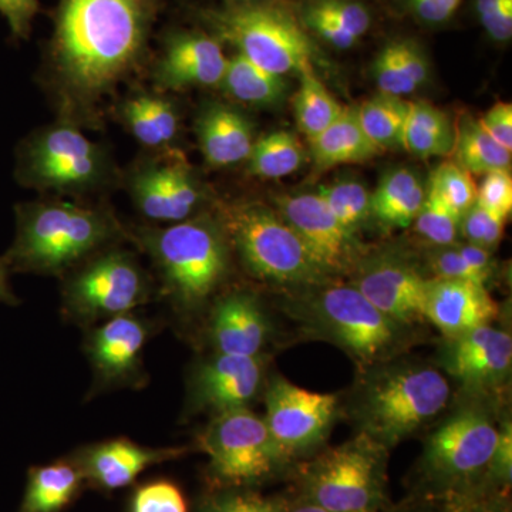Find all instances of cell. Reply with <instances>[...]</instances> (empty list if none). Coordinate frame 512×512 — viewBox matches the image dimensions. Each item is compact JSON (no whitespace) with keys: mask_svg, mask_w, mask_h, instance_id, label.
<instances>
[{"mask_svg":"<svg viewBox=\"0 0 512 512\" xmlns=\"http://www.w3.org/2000/svg\"><path fill=\"white\" fill-rule=\"evenodd\" d=\"M512 429L511 423H504L498 429L497 446L488 464L487 474L495 484L507 488L511 484L512 470Z\"/></svg>","mask_w":512,"mask_h":512,"instance_id":"47","label":"cell"},{"mask_svg":"<svg viewBox=\"0 0 512 512\" xmlns=\"http://www.w3.org/2000/svg\"><path fill=\"white\" fill-rule=\"evenodd\" d=\"M457 249L467 265L480 276L484 284H487L488 279L493 275V259H491L490 251L477 247V245L468 244V242L457 245Z\"/></svg>","mask_w":512,"mask_h":512,"instance_id":"52","label":"cell"},{"mask_svg":"<svg viewBox=\"0 0 512 512\" xmlns=\"http://www.w3.org/2000/svg\"><path fill=\"white\" fill-rule=\"evenodd\" d=\"M311 156L322 170L340 164H359L373 160L382 151L366 136L356 107H345L338 119L309 141Z\"/></svg>","mask_w":512,"mask_h":512,"instance_id":"26","label":"cell"},{"mask_svg":"<svg viewBox=\"0 0 512 512\" xmlns=\"http://www.w3.org/2000/svg\"><path fill=\"white\" fill-rule=\"evenodd\" d=\"M10 272L8 264H6L3 256H0V303H5L9 306H18L20 301L16 293L13 292L10 286L9 276Z\"/></svg>","mask_w":512,"mask_h":512,"instance_id":"54","label":"cell"},{"mask_svg":"<svg viewBox=\"0 0 512 512\" xmlns=\"http://www.w3.org/2000/svg\"><path fill=\"white\" fill-rule=\"evenodd\" d=\"M306 153L299 138L289 131H272L255 140L247 164L248 173L261 178H282L296 173Z\"/></svg>","mask_w":512,"mask_h":512,"instance_id":"34","label":"cell"},{"mask_svg":"<svg viewBox=\"0 0 512 512\" xmlns=\"http://www.w3.org/2000/svg\"><path fill=\"white\" fill-rule=\"evenodd\" d=\"M128 512H188L187 498L173 481L154 480L138 485Z\"/></svg>","mask_w":512,"mask_h":512,"instance_id":"40","label":"cell"},{"mask_svg":"<svg viewBox=\"0 0 512 512\" xmlns=\"http://www.w3.org/2000/svg\"><path fill=\"white\" fill-rule=\"evenodd\" d=\"M451 389L439 370L400 366L366 384L359 412L363 433L384 447L396 446L447 406Z\"/></svg>","mask_w":512,"mask_h":512,"instance_id":"8","label":"cell"},{"mask_svg":"<svg viewBox=\"0 0 512 512\" xmlns=\"http://www.w3.org/2000/svg\"><path fill=\"white\" fill-rule=\"evenodd\" d=\"M476 13L481 26L494 42H510L512 0H476Z\"/></svg>","mask_w":512,"mask_h":512,"instance_id":"44","label":"cell"},{"mask_svg":"<svg viewBox=\"0 0 512 512\" xmlns=\"http://www.w3.org/2000/svg\"><path fill=\"white\" fill-rule=\"evenodd\" d=\"M284 512H333L326 510V508L319 507V505L309 503V501L303 500L302 503L295 505V507L289 508L285 504Z\"/></svg>","mask_w":512,"mask_h":512,"instance_id":"55","label":"cell"},{"mask_svg":"<svg viewBox=\"0 0 512 512\" xmlns=\"http://www.w3.org/2000/svg\"><path fill=\"white\" fill-rule=\"evenodd\" d=\"M15 154L16 181L42 197L94 201L123 185V171L109 148L67 121L36 128Z\"/></svg>","mask_w":512,"mask_h":512,"instance_id":"4","label":"cell"},{"mask_svg":"<svg viewBox=\"0 0 512 512\" xmlns=\"http://www.w3.org/2000/svg\"><path fill=\"white\" fill-rule=\"evenodd\" d=\"M84 485L82 473L69 457L32 467L19 512H62L79 497Z\"/></svg>","mask_w":512,"mask_h":512,"instance_id":"28","label":"cell"},{"mask_svg":"<svg viewBox=\"0 0 512 512\" xmlns=\"http://www.w3.org/2000/svg\"><path fill=\"white\" fill-rule=\"evenodd\" d=\"M39 10V0H0V16L8 22L15 40L29 39Z\"/></svg>","mask_w":512,"mask_h":512,"instance_id":"46","label":"cell"},{"mask_svg":"<svg viewBox=\"0 0 512 512\" xmlns=\"http://www.w3.org/2000/svg\"><path fill=\"white\" fill-rule=\"evenodd\" d=\"M498 305L487 286L463 279L430 278L424 318L447 338L491 325Z\"/></svg>","mask_w":512,"mask_h":512,"instance_id":"23","label":"cell"},{"mask_svg":"<svg viewBox=\"0 0 512 512\" xmlns=\"http://www.w3.org/2000/svg\"><path fill=\"white\" fill-rule=\"evenodd\" d=\"M386 447L362 433L326 451L303 474V500L333 512H379L386 498Z\"/></svg>","mask_w":512,"mask_h":512,"instance_id":"9","label":"cell"},{"mask_svg":"<svg viewBox=\"0 0 512 512\" xmlns=\"http://www.w3.org/2000/svg\"><path fill=\"white\" fill-rule=\"evenodd\" d=\"M429 265L433 278L463 279V281L477 282L485 285L480 276L467 265L457 247H437L429 256Z\"/></svg>","mask_w":512,"mask_h":512,"instance_id":"45","label":"cell"},{"mask_svg":"<svg viewBox=\"0 0 512 512\" xmlns=\"http://www.w3.org/2000/svg\"><path fill=\"white\" fill-rule=\"evenodd\" d=\"M276 202L282 220L298 234L326 274L348 268L353 256V234L336 220L318 192L285 195Z\"/></svg>","mask_w":512,"mask_h":512,"instance_id":"19","label":"cell"},{"mask_svg":"<svg viewBox=\"0 0 512 512\" xmlns=\"http://www.w3.org/2000/svg\"><path fill=\"white\" fill-rule=\"evenodd\" d=\"M427 188L436 192L460 218L477 200V185L473 175L456 161H446L439 165L431 174Z\"/></svg>","mask_w":512,"mask_h":512,"instance_id":"37","label":"cell"},{"mask_svg":"<svg viewBox=\"0 0 512 512\" xmlns=\"http://www.w3.org/2000/svg\"><path fill=\"white\" fill-rule=\"evenodd\" d=\"M497 440L498 429L483 410H461L431 434L424 451V473L446 490L467 487L487 473Z\"/></svg>","mask_w":512,"mask_h":512,"instance_id":"13","label":"cell"},{"mask_svg":"<svg viewBox=\"0 0 512 512\" xmlns=\"http://www.w3.org/2000/svg\"><path fill=\"white\" fill-rule=\"evenodd\" d=\"M220 89L229 99L245 106L272 107L284 100L288 86L284 76L268 72L235 53L228 59Z\"/></svg>","mask_w":512,"mask_h":512,"instance_id":"30","label":"cell"},{"mask_svg":"<svg viewBox=\"0 0 512 512\" xmlns=\"http://www.w3.org/2000/svg\"><path fill=\"white\" fill-rule=\"evenodd\" d=\"M505 222L507 218L487 210L476 201L461 215L458 232L463 234L468 244L490 251L503 238Z\"/></svg>","mask_w":512,"mask_h":512,"instance_id":"41","label":"cell"},{"mask_svg":"<svg viewBox=\"0 0 512 512\" xmlns=\"http://www.w3.org/2000/svg\"><path fill=\"white\" fill-rule=\"evenodd\" d=\"M228 57L222 43L208 32L171 29L161 40L151 67L154 89L185 92L192 87H220Z\"/></svg>","mask_w":512,"mask_h":512,"instance_id":"17","label":"cell"},{"mask_svg":"<svg viewBox=\"0 0 512 512\" xmlns=\"http://www.w3.org/2000/svg\"><path fill=\"white\" fill-rule=\"evenodd\" d=\"M207 454L208 476L217 488H249L265 481L285 463L264 417L249 407L212 416L198 434Z\"/></svg>","mask_w":512,"mask_h":512,"instance_id":"10","label":"cell"},{"mask_svg":"<svg viewBox=\"0 0 512 512\" xmlns=\"http://www.w3.org/2000/svg\"><path fill=\"white\" fill-rule=\"evenodd\" d=\"M463 0H406L407 6L421 22L441 25L456 15Z\"/></svg>","mask_w":512,"mask_h":512,"instance_id":"49","label":"cell"},{"mask_svg":"<svg viewBox=\"0 0 512 512\" xmlns=\"http://www.w3.org/2000/svg\"><path fill=\"white\" fill-rule=\"evenodd\" d=\"M410 101L403 97L379 93L357 107V116L369 140L380 151L402 147L404 124Z\"/></svg>","mask_w":512,"mask_h":512,"instance_id":"33","label":"cell"},{"mask_svg":"<svg viewBox=\"0 0 512 512\" xmlns=\"http://www.w3.org/2000/svg\"><path fill=\"white\" fill-rule=\"evenodd\" d=\"M447 512H501L495 504L485 503L481 500H473L470 497H456L453 503L448 505Z\"/></svg>","mask_w":512,"mask_h":512,"instance_id":"53","label":"cell"},{"mask_svg":"<svg viewBox=\"0 0 512 512\" xmlns=\"http://www.w3.org/2000/svg\"><path fill=\"white\" fill-rule=\"evenodd\" d=\"M480 126L484 128L494 141H497L505 150L512 151V104L501 103L494 104L483 119L478 120Z\"/></svg>","mask_w":512,"mask_h":512,"instance_id":"48","label":"cell"},{"mask_svg":"<svg viewBox=\"0 0 512 512\" xmlns=\"http://www.w3.org/2000/svg\"><path fill=\"white\" fill-rule=\"evenodd\" d=\"M165 0H59L39 82L56 119L101 130L121 84L146 66Z\"/></svg>","mask_w":512,"mask_h":512,"instance_id":"1","label":"cell"},{"mask_svg":"<svg viewBox=\"0 0 512 512\" xmlns=\"http://www.w3.org/2000/svg\"><path fill=\"white\" fill-rule=\"evenodd\" d=\"M400 59L414 86L419 89L429 79V63L419 43L412 39H397Z\"/></svg>","mask_w":512,"mask_h":512,"instance_id":"50","label":"cell"},{"mask_svg":"<svg viewBox=\"0 0 512 512\" xmlns=\"http://www.w3.org/2000/svg\"><path fill=\"white\" fill-rule=\"evenodd\" d=\"M447 370L470 386L498 383L510 372L512 339L504 330L491 325L448 338Z\"/></svg>","mask_w":512,"mask_h":512,"instance_id":"24","label":"cell"},{"mask_svg":"<svg viewBox=\"0 0 512 512\" xmlns=\"http://www.w3.org/2000/svg\"><path fill=\"white\" fill-rule=\"evenodd\" d=\"M109 111L144 150H177L183 117L171 93L140 87L113 101Z\"/></svg>","mask_w":512,"mask_h":512,"instance_id":"22","label":"cell"},{"mask_svg":"<svg viewBox=\"0 0 512 512\" xmlns=\"http://www.w3.org/2000/svg\"><path fill=\"white\" fill-rule=\"evenodd\" d=\"M148 225H170L208 212L210 195L183 151H146L126 173L123 185Z\"/></svg>","mask_w":512,"mask_h":512,"instance_id":"11","label":"cell"},{"mask_svg":"<svg viewBox=\"0 0 512 512\" xmlns=\"http://www.w3.org/2000/svg\"><path fill=\"white\" fill-rule=\"evenodd\" d=\"M511 153L488 136L473 117L464 116L457 124L453 154L456 163L471 175H485L498 170L511 171Z\"/></svg>","mask_w":512,"mask_h":512,"instance_id":"31","label":"cell"},{"mask_svg":"<svg viewBox=\"0 0 512 512\" xmlns=\"http://www.w3.org/2000/svg\"><path fill=\"white\" fill-rule=\"evenodd\" d=\"M413 224L417 234L434 247H450L456 242L460 217L427 188L426 200Z\"/></svg>","mask_w":512,"mask_h":512,"instance_id":"36","label":"cell"},{"mask_svg":"<svg viewBox=\"0 0 512 512\" xmlns=\"http://www.w3.org/2000/svg\"><path fill=\"white\" fill-rule=\"evenodd\" d=\"M429 281L413 266L383 259L367 266L355 288L383 315L404 326L426 319Z\"/></svg>","mask_w":512,"mask_h":512,"instance_id":"21","label":"cell"},{"mask_svg":"<svg viewBox=\"0 0 512 512\" xmlns=\"http://www.w3.org/2000/svg\"><path fill=\"white\" fill-rule=\"evenodd\" d=\"M60 279L63 319L83 330L136 312L158 295L153 276L126 244L103 249Z\"/></svg>","mask_w":512,"mask_h":512,"instance_id":"6","label":"cell"},{"mask_svg":"<svg viewBox=\"0 0 512 512\" xmlns=\"http://www.w3.org/2000/svg\"><path fill=\"white\" fill-rule=\"evenodd\" d=\"M202 25L239 55L285 76L313 69L316 50L302 23L278 0H254L200 12Z\"/></svg>","mask_w":512,"mask_h":512,"instance_id":"5","label":"cell"},{"mask_svg":"<svg viewBox=\"0 0 512 512\" xmlns=\"http://www.w3.org/2000/svg\"><path fill=\"white\" fill-rule=\"evenodd\" d=\"M254 2V0H222V5H238V3Z\"/></svg>","mask_w":512,"mask_h":512,"instance_id":"56","label":"cell"},{"mask_svg":"<svg viewBox=\"0 0 512 512\" xmlns=\"http://www.w3.org/2000/svg\"><path fill=\"white\" fill-rule=\"evenodd\" d=\"M195 136L205 163L214 168L244 163L255 143L252 121L234 104H204L195 119Z\"/></svg>","mask_w":512,"mask_h":512,"instance_id":"25","label":"cell"},{"mask_svg":"<svg viewBox=\"0 0 512 512\" xmlns=\"http://www.w3.org/2000/svg\"><path fill=\"white\" fill-rule=\"evenodd\" d=\"M302 20L306 28L312 30L323 42L329 43L335 49H352L359 42L357 37L350 35V33L338 28V26L332 25V23L326 22V20L312 18V16H302Z\"/></svg>","mask_w":512,"mask_h":512,"instance_id":"51","label":"cell"},{"mask_svg":"<svg viewBox=\"0 0 512 512\" xmlns=\"http://www.w3.org/2000/svg\"><path fill=\"white\" fill-rule=\"evenodd\" d=\"M265 404L266 426L288 460L323 440L338 413L339 400L335 394L311 392L278 376L269 383Z\"/></svg>","mask_w":512,"mask_h":512,"instance_id":"15","label":"cell"},{"mask_svg":"<svg viewBox=\"0 0 512 512\" xmlns=\"http://www.w3.org/2000/svg\"><path fill=\"white\" fill-rule=\"evenodd\" d=\"M373 79L380 93L403 97L416 92L417 87L404 70L397 40H392L380 50L373 63Z\"/></svg>","mask_w":512,"mask_h":512,"instance_id":"42","label":"cell"},{"mask_svg":"<svg viewBox=\"0 0 512 512\" xmlns=\"http://www.w3.org/2000/svg\"><path fill=\"white\" fill-rule=\"evenodd\" d=\"M427 185L420 175L406 167L387 171L370 198L372 215L384 227L413 225L426 200Z\"/></svg>","mask_w":512,"mask_h":512,"instance_id":"27","label":"cell"},{"mask_svg":"<svg viewBox=\"0 0 512 512\" xmlns=\"http://www.w3.org/2000/svg\"><path fill=\"white\" fill-rule=\"evenodd\" d=\"M318 194L350 234L372 215V194L359 181L346 180L322 185Z\"/></svg>","mask_w":512,"mask_h":512,"instance_id":"35","label":"cell"},{"mask_svg":"<svg viewBox=\"0 0 512 512\" xmlns=\"http://www.w3.org/2000/svg\"><path fill=\"white\" fill-rule=\"evenodd\" d=\"M218 220L249 274L274 284H315L326 272L278 212L261 202L217 205Z\"/></svg>","mask_w":512,"mask_h":512,"instance_id":"7","label":"cell"},{"mask_svg":"<svg viewBox=\"0 0 512 512\" xmlns=\"http://www.w3.org/2000/svg\"><path fill=\"white\" fill-rule=\"evenodd\" d=\"M308 322L362 365L382 360L402 340L403 326L383 315L355 286L320 292L309 305Z\"/></svg>","mask_w":512,"mask_h":512,"instance_id":"12","label":"cell"},{"mask_svg":"<svg viewBox=\"0 0 512 512\" xmlns=\"http://www.w3.org/2000/svg\"><path fill=\"white\" fill-rule=\"evenodd\" d=\"M476 201L501 217H510L512 211L511 171L498 170L485 174L483 183L477 187Z\"/></svg>","mask_w":512,"mask_h":512,"instance_id":"43","label":"cell"},{"mask_svg":"<svg viewBox=\"0 0 512 512\" xmlns=\"http://www.w3.org/2000/svg\"><path fill=\"white\" fill-rule=\"evenodd\" d=\"M158 328L154 320L131 312L87 329L83 349L93 372L90 394L143 389L148 382L144 349Z\"/></svg>","mask_w":512,"mask_h":512,"instance_id":"14","label":"cell"},{"mask_svg":"<svg viewBox=\"0 0 512 512\" xmlns=\"http://www.w3.org/2000/svg\"><path fill=\"white\" fill-rule=\"evenodd\" d=\"M299 76L301 83L293 97V114L299 131L311 141L338 119L345 107L320 82L315 70H305Z\"/></svg>","mask_w":512,"mask_h":512,"instance_id":"32","label":"cell"},{"mask_svg":"<svg viewBox=\"0 0 512 512\" xmlns=\"http://www.w3.org/2000/svg\"><path fill=\"white\" fill-rule=\"evenodd\" d=\"M456 144V124L427 101H410L402 148L414 157H448Z\"/></svg>","mask_w":512,"mask_h":512,"instance_id":"29","label":"cell"},{"mask_svg":"<svg viewBox=\"0 0 512 512\" xmlns=\"http://www.w3.org/2000/svg\"><path fill=\"white\" fill-rule=\"evenodd\" d=\"M271 335L268 316L254 292L232 289L214 299L205 322L212 352L262 356Z\"/></svg>","mask_w":512,"mask_h":512,"instance_id":"20","label":"cell"},{"mask_svg":"<svg viewBox=\"0 0 512 512\" xmlns=\"http://www.w3.org/2000/svg\"><path fill=\"white\" fill-rule=\"evenodd\" d=\"M266 360L262 356L212 353L192 367L187 379L184 416L248 407L261 392Z\"/></svg>","mask_w":512,"mask_h":512,"instance_id":"16","label":"cell"},{"mask_svg":"<svg viewBox=\"0 0 512 512\" xmlns=\"http://www.w3.org/2000/svg\"><path fill=\"white\" fill-rule=\"evenodd\" d=\"M302 16L326 20L359 40L372 26L369 10L353 0H311L303 8Z\"/></svg>","mask_w":512,"mask_h":512,"instance_id":"38","label":"cell"},{"mask_svg":"<svg viewBox=\"0 0 512 512\" xmlns=\"http://www.w3.org/2000/svg\"><path fill=\"white\" fill-rule=\"evenodd\" d=\"M131 244L150 258L158 296L187 322L211 302L231 269V245L217 212L170 225L130 228Z\"/></svg>","mask_w":512,"mask_h":512,"instance_id":"3","label":"cell"},{"mask_svg":"<svg viewBox=\"0 0 512 512\" xmlns=\"http://www.w3.org/2000/svg\"><path fill=\"white\" fill-rule=\"evenodd\" d=\"M16 234L3 259L10 272L63 278L93 255L131 242L130 227L103 201L59 197L15 205Z\"/></svg>","mask_w":512,"mask_h":512,"instance_id":"2","label":"cell"},{"mask_svg":"<svg viewBox=\"0 0 512 512\" xmlns=\"http://www.w3.org/2000/svg\"><path fill=\"white\" fill-rule=\"evenodd\" d=\"M285 503L249 488H217L202 498L198 512H284Z\"/></svg>","mask_w":512,"mask_h":512,"instance_id":"39","label":"cell"},{"mask_svg":"<svg viewBox=\"0 0 512 512\" xmlns=\"http://www.w3.org/2000/svg\"><path fill=\"white\" fill-rule=\"evenodd\" d=\"M187 448L143 446L119 437L77 448L69 456L82 473L84 483L103 493L134 483L148 468L183 457Z\"/></svg>","mask_w":512,"mask_h":512,"instance_id":"18","label":"cell"}]
</instances>
